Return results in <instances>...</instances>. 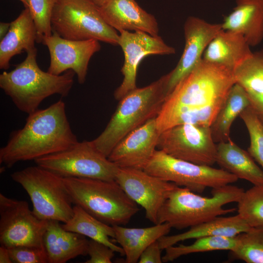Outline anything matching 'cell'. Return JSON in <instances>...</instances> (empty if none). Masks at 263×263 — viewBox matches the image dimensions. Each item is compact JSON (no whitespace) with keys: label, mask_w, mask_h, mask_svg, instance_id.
Listing matches in <instances>:
<instances>
[{"label":"cell","mask_w":263,"mask_h":263,"mask_svg":"<svg viewBox=\"0 0 263 263\" xmlns=\"http://www.w3.org/2000/svg\"><path fill=\"white\" fill-rule=\"evenodd\" d=\"M233 71L203 59L165 99L156 117L161 133L173 126H210L235 83Z\"/></svg>","instance_id":"obj_1"},{"label":"cell","mask_w":263,"mask_h":263,"mask_svg":"<svg viewBox=\"0 0 263 263\" xmlns=\"http://www.w3.org/2000/svg\"><path fill=\"white\" fill-rule=\"evenodd\" d=\"M61 99L28 114L24 126L12 132L0 149V163L10 168L20 161L35 160L64 150L78 142Z\"/></svg>","instance_id":"obj_2"},{"label":"cell","mask_w":263,"mask_h":263,"mask_svg":"<svg viewBox=\"0 0 263 263\" xmlns=\"http://www.w3.org/2000/svg\"><path fill=\"white\" fill-rule=\"evenodd\" d=\"M37 49L28 52L14 69L0 75V88L19 111L28 114L52 95L68 96L74 82L75 73L72 70L60 75L42 71L37 62Z\"/></svg>","instance_id":"obj_3"},{"label":"cell","mask_w":263,"mask_h":263,"mask_svg":"<svg viewBox=\"0 0 263 263\" xmlns=\"http://www.w3.org/2000/svg\"><path fill=\"white\" fill-rule=\"evenodd\" d=\"M167 74L142 88H136L119 100L103 131L93 141L108 157L116 144L130 132L158 114L167 97Z\"/></svg>","instance_id":"obj_4"},{"label":"cell","mask_w":263,"mask_h":263,"mask_svg":"<svg viewBox=\"0 0 263 263\" xmlns=\"http://www.w3.org/2000/svg\"><path fill=\"white\" fill-rule=\"evenodd\" d=\"M244 191L241 188L229 184L212 188L211 196L207 197L177 186L160 209L157 224L167 223L171 228L182 229L232 213L236 208L224 206L238 203Z\"/></svg>","instance_id":"obj_5"},{"label":"cell","mask_w":263,"mask_h":263,"mask_svg":"<svg viewBox=\"0 0 263 263\" xmlns=\"http://www.w3.org/2000/svg\"><path fill=\"white\" fill-rule=\"evenodd\" d=\"M73 204L111 226L127 224L140 210L115 180L63 177Z\"/></svg>","instance_id":"obj_6"},{"label":"cell","mask_w":263,"mask_h":263,"mask_svg":"<svg viewBox=\"0 0 263 263\" xmlns=\"http://www.w3.org/2000/svg\"><path fill=\"white\" fill-rule=\"evenodd\" d=\"M11 177L27 192L39 219L65 223L73 216V203L62 177L38 165L15 171Z\"/></svg>","instance_id":"obj_7"},{"label":"cell","mask_w":263,"mask_h":263,"mask_svg":"<svg viewBox=\"0 0 263 263\" xmlns=\"http://www.w3.org/2000/svg\"><path fill=\"white\" fill-rule=\"evenodd\" d=\"M53 32L70 40L94 39L118 45L119 35L89 0H57L53 11Z\"/></svg>","instance_id":"obj_8"},{"label":"cell","mask_w":263,"mask_h":263,"mask_svg":"<svg viewBox=\"0 0 263 263\" xmlns=\"http://www.w3.org/2000/svg\"><path fill=\"white\" fill-rule=\"evenodd\" d=\"M144 170L197 193H202L207 188H219L238 180L235 175L221 168L178 159L157 149Z\"/></svg>","instance_id":"obj_9"},{"label":"cell","mask_w":263,"mask_h":263,"mask_svg":"<svg viewBox=\"0 0 263 263\" xmlns=\"http://www.w3.org/2000/svg\"><path fill=\"white\" fill-rule=\"evenodd\" d=\"M37 165L62 177L115 180L118 168L93 141H78L70 148L35 160Z\"/></svg>","instance_id":"obj_10"},{"label":"cell","mask_w":263,"mask_h":263,"mask_svg":"<svg viewBox=\"0 0 263 263\" xmlns=\"http://www.w3.org/2000/svg\"><path fill=\"white\" fill-rule=\"evenodd\" d=\"M157 149L198 165L212 166L216 163L217 145L210 126L184 124L169 128L160 133Z\"/></svg>","instance_id":"obj_11"},{"label":"cell","mask_w":263,"mask_h":263,"mask_svg":"<svg viewBox=\"0 0 263 263\" xmlns=\"http://www.w3.org/2000/svg\"><path fill=\"white\" fill-rule=\"evenodd\" d=\"M48 221L38 218L27 202L0 194V243L7 248L18 246L44 248Z\"/></svg>","instance_id":"obj_12"},{"label":"cell","mask_w":263,"mask_h":263,"mask_svg":"<svg viewBox=\"0 0 263 263\" xmlns=\"http://www.w3.org/2000/svg\"><path fill=\"white\" fill-rule=\"evenodd\" d=\"M115 181L129 197L145 210L146 218L157 224L161 207L178 186L143 169L118 168Z\"/></svg>","instance_id":"obj_13"},{"label":"cell","mask_w":263,"mask_h":263,"mask_svg":"<svg viewBox=\"0 0 263 263\" xmlns=\"http://www.w3.org/2000/svg\"><path fill=\"white\" fill-rule=\"evenodd\" d=\"M118 45L122 48L124 56L121 70L123 79L113 94L114 97L118 101L137 88V68L145 57L151 55H169L175 53V48L166 44L161 37L153 36L142 31H120Z\"/></svg>","instance_id":"obj_14"},{"label":"cell","mask_w":263,"mask_h":263,"mask_svg":"<svg viewBox=\"0 0 263 263\" xmlns=\"http://www.w3.org/2000/svg\"><path fill=\"white\" fill-rule=\"evenodd\" d=\"M42 43L47 47L50 56L47 72L60 75L68 70H72L76 75L80 84L86 80L91 57L101 49L97 40H70L61 37L55 32L44 37Z\"/></svg>","instance_id":"obj_15"},{"label":"cell","mask_w":263,"mask_h":263,"mask_svg":"<svg viewBox=\"0 0 263 263\" xmlns=\"http://www.w3.org/2000/svg\"><path fill=\"white\" fill-rule=\"evenodd\" d=\"M184 30L185 44L183 54L176 67L167 74V97L200 63L206 47L222 28L221 24L211 23L199 18L189 17L185 23Z\"/></svg>","instance_id":"obj_16"},{"label":"cell","mask_w":263,"mask_h":263,"mask_svg":"<svg viewBox=\"0 0 263 263\" xmlns=\"http://www.w3.org/2000/svg\"><path fill=\"white\" fill-rule=\"evenodd\" d=\"M156 117L150 119L121 140L108 156L109 160L119 168L144 170L157 149L160 132Z\"/></svg>","instance_id":"obj_17"},{"label":"cell","mask_w":263,"mask_h":263,"mask_svg":"<svg viewBox=\"0 0 263 263\" xmlns=\"http://www.w3.org/2000/svg\"><path fill=\"white\" fill-rule=\"evenodd\" d=\"M100 10L105 21L119 32L142 31L158 36L155 18L142 9L135 0H109Z\"/></svg>","instance_id":"obj_18"},{"label":"cell","mask_w":263,"mask_h":263,"mask_svg":"<svg viewBox=\"0 0 263 263\" xmlns=\"http://www.w3.org/2000/svg\"><path fill=\"white\" fill-rule=\"evenodd\" d=\"M221 24L223 30L242 35L250 47L258 45L263 39V0H236Z\"/></svg>","instance_id":"obj_19"},{"label":"cell","mask_w":263,"mask_h":263,"mask_svg":"<svg viewBox=\"0 0 263 263\" xmlns=\"http://www.w3.org/2000/svg\"><path fill=\"white\" fill-rule=\"evenodd\" d=\"M85 236L65 230L60 222L48 221L43 244L49 263H65L79 256L87 255L89 241Z\"/></svg>","instance_id":"obj_20"},{"label":"cell","mask_w":263,"mask_h":263,"mask_svg":"<svg viewBox=\"0 0 263 263\" xmlns=\"http://www.w3.org/2000/svg\"><path fill=\"white\" fill-rule=\"evenodd\" d=\"M252 53L250 46L242 35L222 29L206 47L202 59L233 71Z\"/></svg>","instance_id":"obj_21"},{"label":"cell","mask_w":263,"mask_h":263,"mask_svg":"<svg viewBox=\"0 0 263 263\" xmlns=\"http://www.w3.org/2000/svg\"><path fill=\"white\" fill-rule=\"evenodd\" d=\"M37 32L30 10L25 8L11 22L6 36L0 42V69L7 70L11 58L24 51L36 49Z\"/></svg>","instance_id":"obj_22"},{"label":"cell","mask_w":263,"mask_h":263,"mask_svg":"<svg viewBox=\"0 0 263 263\" xmlns=\"http://www.w3.org/2000/svg\"><path fill=\"white\" fill-rule=\"evenodd\" d=\"M250 227L246 222L237 214L228 217L219 216L211 220L192 226L183 233L165 235L158 240L160 248L175 245L180 242L189 239H195L208 236H225L234 237L238 234L249 230Z\"/></svg>","instance_id":"obj_23"},{"label":"cell","mask_w":263,"mask_h":263,"mask_svg":"<svg viewBox=\"0 0 263 263\" xmlns=\"http://www.w3.org/2000/svg\"><path fill=\"white\" fill-rule=\"evenodd\" d=\"M216 163L221 169L238 179L246 180L254 186H263V170L255 162L248 151L230 138L217 144Z\"/></svg>","instance_id":"obj_24"},{"label":"cell","mask_w":263,"mask_h":263,"mask_svg":"<svg viewBox=\"0 0 263 263\" xmlns=\"http://www.w3.org/2000/svg\"><path fill=\"white\" fill-rule=\"evenodd\" d=\"M113 226L114 239L122 248L126 263L138 262L143 251L154 242L168 235L171 229L167 223L143 228H129L119 225Z\"/></svg>","instance_id":"obj_25"},{"label":"cell","mask_w":263,"mask_h":263,"mask_svg":"<svg viewBox=\"0 0 263 263\" xmlns=\"http://www.w3.org/2000/svg\"><path fill=\"white\" fill-rule=\"evenodd\" d=\"M250 106L249 99L245 90L235 83L210 126L214 142L226 141L230 138L231 126L241 113Z\"/></svg>","instance_id":"obj_26"},{"label":"cell","mask_w":263,"mask_h":263,"mask_svg":"<svg viewBox=\"0 0 263 263\" xmlns=\"http://www.w3.org/2000/svg\"><path fill=\"white\" fill-rule=\"evenodd\" d=\"M73 210L72 218L62 225L64 229L102 243L115 252L124 255L122 248L114 244L110 238L115 237L113 226L101 222L77 205L74 206Z\"/></svg>","instance_id":"obj_27"},{"label":"cell","mask_w":263,"mask_h":263,"mask_svg":"<svg viewBox=\"0 0 263 263\" xmlns=\"http://www.w3.org/2000/svg\"><path fill=\"white\" fill-rule=\"evenodd\" d=\"M235 82L247 94L250 106L263 108V51L253 53L233 70Z\"/></svg>","instance_id":"obj_28"},{"label":"cell","mask_w":263,"mask_h":263,"mask_svg":"<svg viewBox=\"0 0 263 263\" xmlns=\"http://www.w3.org/2000/svg\"><path fill=\"white\" fill-rule=\"evenodd\" d=\"M236 245L234 237L225 236H208L195 239L188 245H172L165 249L162 256L163 263L172 262L181 256L196 253L218 250H233Z\"/></svg>","instance_id":"obj_29"},{"label":"cell","mask_w":263,"mask_h":263,"mask_svg":"<svg viewBox=\"0 0 263 263\" xmlns=\"http://www.w3.org/2000/svg\"><path fill=\"white\" fill-rule=\"evenodd\" d=\"M235 238L236 245L230 251L232 259L263 263V226L251 227Z\"/></svg>","instance_id":"obj_30"},{"label":"cell","mask_w":263,"mask_h":263,"mask_svg":"<svg viewBox=\"0 0 263 263\" xmlns=\"http://www.w3.org/2000/svg\"><path fill=\"white\" fill-rule=\"evenodd\" d=\"M237 204L238 214L250 227L263 226V186L244 191Z\"/></svg>","instance_id":"obj_31"},{"label":"cell","mask_w":263,"mask_h":263,"mask_svg":"<svg viewBox=\"0 0 263 263\" xmlns=\"http://www.w3.org/2000/svg\"><path fill=\"white\" fill-rule=\"evenodd\" d=\"M239 116L244 121L250 137L247 151L263 170V123L249 106Z\"/></svg>","instance_id":"obj_32"},{"label":"cell","mask_w":263,"mask_h":263,"mask_svg":"<svg viewBox=\"0 0 263 263\" xmlns=\"http://www.w3.org/2000/svg\"><path fill=\"white\" fill-rule=\"evenodd\" d=\"M57 0H28L29 7L37 32V42L42 43L44 37L53 33L51 19Z\"/></svg>","instance_id":"obj_33"},{"label":"cell","mask_w":263,"mask_h":263,"mask_svg":"<svg viewBox=\"0 0 263 263\" xmlns=\"http://www.w3.org/2000/svg\"><path fill=\"white\" fill-rule=\"evenodd\" d=\"M8 249L13 263H48L47 255L44 248L18 246Z\"/></svg>","instance_id":"obj_34"},{"label":"cell","mask_w":263,"mask_h":263,"mask_svg":"<svg viewBox=\"0 0 263 263\" xmlns=\"http://www.w3.org/2000/svg\"><path fill=\"white\" fill-rule=\"evenodd\" d=\"M114 252L113 249L107 245L98 241H89L87 254L89 259L85 263H111Z\"/></svg>","instance_id":"obj_35"},{"label":"cell","mask_w":263,"mask_h":263,"mask_svg":"<svg viewBox=\"0 0 263 263\" xmlns=\"http://www.w3.org/2000/svg\"><path fill=\"white\" fill-rule=\"evenodd\" d=\"M162 249L160 248L158 240L149 245L141 254L138 262L139 263H162Z\"/></svg>","instance_id":"obj_36"},{"label":"cell","mask_w":263,"mask_h":263,"mask_svg":"<svg viewBox=\"0 0 263 263\" xmlns=\"http://www.w3.org/2000/svg\"><path fill=\"white\" fill-rule=\"evenodd\" d=\"M13 263L8 249L3 246H0V263Z\"/></svg>","instance_id":"obj_37"},{"label":"cell","mask_w":263,"mask_h":263,"mask_svg":"<svg viewBox=\"0 0 263 263\" xmlns=\"http://www.w3.org/2000/svg\"><path fill=\"white\" fill-rule=\"evenodd\" d=\"M10 23L1 22L0 23V39L1 40L7 34L10 27Z\"/></svg>","instance_id":"obj_38"},{"label":"cell","mask_w":263,"mask_h":263,"mask_svg":"<svg viewBox=\"0 0 263 263\" xmlns=\"http://www.w3.org/2000/svg\"><path fill=\"white\" fill-rule=\"evenodd\" d=\"M99 8L103 6L109 0H89Z\"/></svg>","instance_id":"obj_39"},{"label":"cell","mask_w":263,"mask_h":263,"mask_svg":"<svg viewBox=\"0 0 263 263\" xmlns=\"http://www.w3.org/2000/svg\"><path fill=\"white\" fill-rule=\"evenodd\" d=\"M22 3L25 8H28L29 7V2L28 0H19Z\"/></svg>","instance_id":"obj_40"}]
</instances>
